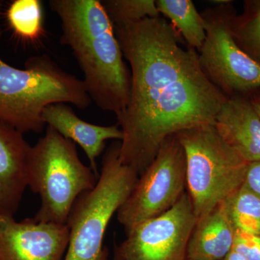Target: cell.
Masks as SVG:
<instances>
[{
	"mask_svg": "<svg viewBox=\"0 0 260 260\" xmlns=\"http://www.w3.org/2000/svg\"><path fill=\"white\" fill-rule=\"evenodd\" d=\"M114 27L131 72L129 103L116 116L119 158L140 176L169 136L215 124L228 98L203 73L198 51L184 49L161 15Z\"/></svg>",
	"mask_w": 260,
	"mask_h": 260,
	"instance_id": "obj_1",
	"label": "cell"
},
{
	"mask_svg": "<svg viewBox=\"0 0 260 260\" xmlns=\"http://www.w3.org/2000/svg\"><path fill=\"white\" fill-rule=\"evenodd\" d=\"M49 5L60 20V43L73 51L92 102L119 115L129 103L131 72L102 1L50 0Z\"/></svg>",
	"mask_w": 260,
	"mask_h": 260,
	"instance_id": "obj_2",
	"label": "cell"
},
{
	"mask_svg": "<svg viewBox=\"0 0 260 260\" xmlns=\"http://www.w3.org/2000/svg\"><path fill=\"white\" fill-rule=\"evenodd\" d=\"M2 29L0 28V37ZM92 100L83 80L67 73L49 56L29 58L25 69L0 57V121L21 133H42L44 109L51 104H70L85 109Z\"/></svg>",
	"mask_w": 260,
	"mask_h": 260,
	"instance_id": "obj_3",
	"label": "cell"
},
{
	"mask_svg": "<svg viewBox=\"0 0 260 260\" xmlns=\"http://www.w3.org/2000/svg\"><path fill=\"white\" fill-rule=\"evenodd\" d=\"M98 179L80 160L75 143L48 126L29 154L28 186L41 198L40 208L32 218L67 224L76 200L93 189Z\"/></svg>",
	"mask_w": 260,
	"mask_h": 260,
	"instance_id": "obj_4",
	"label": "cell"
},
{
	"mask_svg": "<svg viewBox=\"0 0 260 260\" xmlns=\"http://www.w3.org/2000/svg\"><path fill=\"white\" fill-rule=\"evenodd\" d=\"M119 150L120 141L106 150L96 185L73 205L67 222L69 243L64 260H107L104 241L108 225L139 177L121 161Z\"/></svg>",
	"mask_w": 260,
	"mask_h": 260,
	"instance_id": "obj_5",
	"label": "cell"
},
{
	"mask_svg": "<svg viewBox=\"0 0 260 260\" xmlns=\"http://www.w3.org/2000/svg\"><path fill=\"white\" fill-rule=\"evenodd\" d=\"M176 135L185 152L186 191L198 220L242 186L249 162L224 141L214 124Z\"/></svg>",
	"mask_w": 260,
	"mask_h": 260,
	"instance_id": "obj_6",
	"label": "cell"
},
{
	"mask_svg": "<svg viewBox=\"0 0 260 260\" xmlns=\"http://www.w3.org/2000/svg\"><path fill=\"white\" fill-rule=\"evenodd\" d=\"M234 9L229 2L201 13L206 38L198 51L203 73L228 99L260 89V64L239 47L233 35Z\"/></svg>",
	"mask_w": 260,
	"mask_h": 260,
	"instance_id": "obj_7",
	"label": "cell"
},
{
	"mask_svg": "<svg viewBox=\"0 0 260 260\" xmlns=\"http://www.w3.org/2000/svg\"><path fill=\"white\" fill-rule=\"evenodd\" d=\"M186 191L184 148L177 135L164 140L156 156L142 173L127 199L117 211L126 234L138 224L172 208Z\"/></svg>",
	"mask_w": 260,
	"mask_h": 260,
	"instance_id": "obj_8",
	"label": "cell"
},
{
	"mask_svg": "<svg viewBox=\"0 0 260 260\" xmlns=\"http://www.w3.org/2000/svg\"><path fill=\"white\" fill-rule=\"evenodd\" d=\"M187 191L165 213L138 224L114 249L115 260H186L197 223Z\"/></svg>",
	"mask_w": 260,
	"mask_h": 260,
	"instance_id": "obj_9",
	"label": "cell"
},
{
	"mask_svg": "<svg viewBox=\"0 0 260 260\" xmlns=\"http://www.w3.org/2000/svg\"><path fill=\"white\" fill-rule=\"evenodd\" d=\"M68 243L67 224L0 216V260H64Z\"/></svg>",
	"mask_w": 260,
	"mask_h": 260,
	"instance_id": "obj_10",
	"label": "cell"
},
{
	"mask_svg": "<svg viewBox=\"0 0 260 260\" xmlns=\"http://www.w3.org/2000/svg\"><path fill=\"white\" fill-rule=\"evenodd\" d=\"M31 146L23 133L0 121V216H13L28 186Z\"/></svg>",
	"mask_w": 260,
	"mask_h": 260,
	"instance_id": "obj_11",
	"label": "cell"
},
{
	"mask_svg": "<svg viewBox=\"0 0 260 260\" xmlns=\"http://www.w3.org/2000/svg\"><path fill=\"white\" fill-rule=\"evenodd\" d=\"M43 120L66 139L78 143L88 157L94 174L99 177L96 159L102 155L109 140L121 141L123 133L119 125L99 126L83 121L70 106L63 103L51 104L44 109Z\"/></svg>",
	"mask_w": 260,
	"mask_h": 260,
	"instance_id": "obj_12",
	"label": "cell"
},
{
	"mask_svg": "<svg viewBox=\"0 0 260 260\" xmlns=\"http://www.w3.org/2000/svg\"><path fill=\"white\" fill-rule=\"evenodd\" d=\"M215 129L246 161L260 160V117L251 100L229 98L217 114Z\"/></svg>",
	"mask_w": 260,
	"mask_h": 260,
	"instance_id": "obj_13",
	"label": "cell"
},
{
	"mask_svg": "<svg viewBox=\"0 0 260 260\" xmlns=\"http://www.w3.org/2000/svg\"><path fill=\"white\" fill-rule=\"evenodd\" d=\"M235 232L224 201L197 220L188 243L186 259L223 260L232 250Z\"/></svg>",
	"mask_w": 260,
	"mask_h": 260,
	"instance_id": "obj_14",
	"label": "cell"
},
{
	"mask_svg": "<svg viewBox=\"0 0 260 260\" xmlns=\"http://www.w3.org/2000/svg\"><path fill=\"white\" fill-rule=\"evenodd\" d=\"M159 14L169 19L170 23L188 47L199 51L206 38L204 19L191 0H157Z\"/></svg>",
	"mask_w": 260,
	"mask_h": 260,
	"instance_id": "obj_15",
	"label": "cell"
},
{
	"mask_svg": "<svg viewBox=\"0 0 260 260\" xmlns=\"http://www.w3.org/2000/svg\"><path fill=\"white\" fill-rule=\"evenodd\" d=\"M7 18L15 34L23 40L35 42L44 35L42 1L15 0L7 10Z\"/></svg>",
	"mask_w": 260,
	"mask_h": 260,
	"instance_id": "obj_16",
	"label": "cell"
},
{
	"mask_svg": "<svg viewBox=\"0 0 260 260\" xmlns=\"http://www.w3.org/2000/svg\"><path fill=\"white\" fill-rule=\"evenodd\" d=\"M225 202L236 229L260 235V199L258 197L242 184Z\"/></svg>",
	"mask_w": 260,
	"mask_h": 260,
	"instance_id": "obj_17",
	"label": "cell"
},
{
	"mask_svg": "<svg viewBox=\"0 0 260 260\" xmlns=\"http://www.w3.org/2000/svg\"><path fill=\"white\" fill-rule=\"evenodd\" d=\"M232 28L239 47L260 64V0L246 2L244 13L234 15Z\"/></svg>",
	"mask_w": 260,
	"mask_h": 260,
	"instance_id": "obj_18",
	"label": "cell"
},
{
	"mask_svg": "<svg viewBox=\"0 0 260 260\" xmlns=\"http://www.w3.org/2000/svg\"><path fill=\"white\" fill-rule=\"evenodd\" d=\"M102 3L114 26L160 15L155 0H104Z\"/></svg>",
	"mask_w": 260,
	"mask_h": 260,
	"instance_id": "obj_19",
	"label": "cell"
},
{
	"mask_svg": "<svg viewBox=\"0 0 260 260\" xmlns=\"http://www.w3.org/2000/svg\"><path fill=\"white\" fill-rule=\"evenodd\" d=\"M232 249L246 260H260V235L236 229Z\"/></svg>",
	"mask_w": 260,
	"mask_h": 260,
	"instance_id": "obj_20",
	"label": "cell"
},
{
	"mask_svg": "<svg viewBox=\"0 0 260 260\" xmlns=\"http://www.w3.org/2000/svg\"><path fill=\"white\" fill-rule=\"evenodd\" d=\"M243 185L260 199V160L249 162Z\"/></svg>",
	"mask_w": 260,
	"mask_h": 260,
	"instance_id": "obj_21",
	"label": "cell"
},
{
	"mask_svg": "<svg viewBox=\"0 0 260 260\" xmlns=\"http://www.w3.org/2000/svg\"><path fill=\"white\" fill-rule=\"evenodd\" d=\"M223 260H246L244 256L239 254V253L236 252L235 251L232 250L225 256Z\"/></svg>",
	"mask_w": 260,
	"mask_h": 260,
	"instance_id": "obj_22",
	"label": "cell"
},
{
	"mask_svg": "<svg viewBox=\"0 0 260 260\" xmlns=\"http://www.w3.org/2000/svg\"><path fill=\"white\" fill-rule=\"evenodd\" d=\"M251 102H252L253 106H254V109H255L260 117V100L254 98V99H251Z\"/></svg>",
	"mask_w": 260,
	"mask_h": 260,
	"instance_id": "obj_23",
	"label": "cell"
},
{
	"mask_svg": "<svg viewBox=\"0 0 260 260\" xmlns=\"http://www.w3.org/2000/svg\"><path fill=\"white\" fill-rule=\"evenodd\" d=\"M255 99H258V100H260V95H259V96H256Z\"/></svg>",
	"mask_w": 260,
	"mask_h": 260,
	"instance_id": "obj_24",
	"label": "cell"
},
{
	"mask_svg": "<svg viewBox=\"0 0 260 260\" xmlns=\"http://www.w3.org/2000/svg\"><path fill=\"white\" fill-rule=\"evenodd\" d=\"M2 3L1 2H0V8H1Z\"/></svg>",
	"mask_w": 260,
	"mask_h": 260,
	"instance_id": "obj_25",
	"label": "cell"
},
{
	"mask_svg": "<svg viewBox=\"0 0 260 260\" xmlns=\"http://www.w3.org/2000/svg\"><path fill=\"white\" fill-rule=\"evenodd\" d=\"M186 260H191V259H186Z\"/></svg>",
	"mask_w": 260,
	"mask_h": 260,
	"instance_id": "obj_26",
	"label": "cell"
},
{
	"mask_svg": "<svg viewBox=\"0 0 260 260\" xmlns=\"http://www.w3.org/2000/svg\"><path fill=\"white\" fill-rule=\"evenodd\" d=\"M113 260H115V259H113Z\"/></svg>",
	"mask_w": 260,
	"mask_h": 260,
	"instance_id": "obj_27",
	"label": "cell"
}]
</instances>
